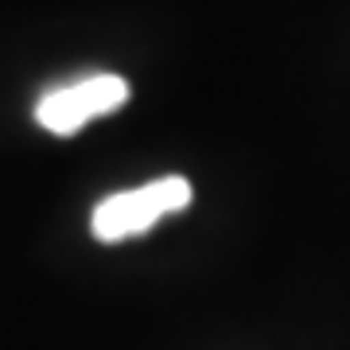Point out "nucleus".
Segmentation results:
<instances>
[{
  "mask_svg": "<svg viewBox=\"0 0 350 350\" xmlns=\"http://www.w3.org/2000/svg\"><path fill=\"white\" fill-rule=\"evenodd\" d=\"M125 101H129V82L121 75H90L47 90L36 101V121L55 137H75L94 117L121 109Z\"/></svg>",
  "mask_w": 350,
  "mask_h": 350,
  "instance_id": "2",
  "label": "nucleus"
},
{
  "mask_svg": "<svg viewBox=\"0 0 350 350\" xmlns=\"http://www.w3.org/2000/svg\"><path fill=\"white\" fill-rule=\"evenodd\" d=\"M191 202V183L183 175H163V179H152L144 187L133 191H117L109 199H101L94 206V218H90V230L94 238L113 245V241L137 238L144 230L167 218V214L183 211Z\"/></svg>",
  "mask_w": 350,
  "mask_h": 350,
  "instance_id": "1",
  "label": "nucleus"
}]
</instances>
